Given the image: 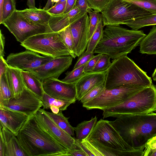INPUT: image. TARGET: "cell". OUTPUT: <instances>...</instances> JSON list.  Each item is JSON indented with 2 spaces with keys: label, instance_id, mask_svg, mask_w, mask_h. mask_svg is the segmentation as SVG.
Instances as JSON below:
<instances>
[{
  "label": "cell",
  "instance_id": "cell-1",
  "mask_svg": "<svg viewBox=\"0 0 156 156\" xmlns=\"http://www.w3.org/2000/svg\"><path fill=\"white\" fill-rule=\"evenodd\" d=\"M16 136L27 156H70L69 150L40 128L34 115L28 117Z\"/></svg>",
  "mask_w": 156,
  "mask_h": 156
},
{
  "label": "cell",
  "instance_id": "cell-2",
  "mask_svg": "<svg viewBox=\"0 0 156 156\" xmlns=\"http://www.w3.org/2000/svg\"><path fill=\"white\" fill-rule=\"evenodd\" d=\"M109 122L123 140L136 149L144 151L148 140L156 135V113L124 115Z\"/></svg>",
  "mask_w": 156,
  "mask_h": 156
},
{
  "label": "cell",
  "instance_id": "cell-3",
  "mask_svg": "<svg viewBox=\"0 0 156 156\" xmlns=\"http://www.w3.org/2000/svg\"><path fill=\"white\" fill-rule=\"evenodd\" d=\"M94 53L104 54L115 59L127 55L146 36L143 30H129L119 25H108Z\"/></svg>",
  "mask_w": 156,
  "mask_h": 156
},
{
  "label": "cell",
  "instance_id": "cell-4",
  "mask_svg": "<svg viewBox=\"0 0 156 156\" xmlns=\"http://www.w3.org/2000/svg\"><path fill=\"white\" fill-rule=\"evenodd\" d=\"M152 84L151 79L147 73L127 55L112 61L107 70L105 82V89L107 90L132 84L146 87Z\"/></svg>",
  "mask_w": 156,
  "mask_h": 156
},
{
  "label": "cell",
  "instance_id": "cell-5",
  "mask_svg": "<svg viewBox=\"0 0 156 156\" xmlns=\"http://www.w3.org/2000/svg\"><path fill=\"white\" fill-rule=\"evenodd\" d=\"M103 111V119L156 112V85L152 84L123 103Z\"/></svg>",
  "mask_w": 156,
  "mask_h": 156
},
{
  "label": "cell",
  "instance_id": "cell-6",
  "mask_svg": "<svg viewBox=\"0 0 156 156\" xmlns=\"http://www.w3.org/2000/svg\"><path fill=\"white\" fill-rule=\"evenodd\" d=\"M101 12L104 27L124 24L131 20L152 14L136 5L125 0H111Z\"/></svg>",
  "mask_w": 156,
  "mask_h": 156
},
{
  "label": "cell",
  "instance_id": "cell-7",
  "mask_svg": "<svg viewBox=\"0 0 156 156\" xmlns=\"http://www.w3.org/2000/svg\"><path fill=\"white\" fill-rule=\"evenodd\" d=\"M20 45L26 49L53 58L72 56L58 32L51 31L35 35L21 43Z\"/></svg>",
  "mask_w": 156,
  "mask_h": 156
},
{
  "label": "cell",
  "instance_id": "cell-8",
  "mask_svg": "<svg viewBox=\"0 0 156 156\" xmlns=\"http://www.w3.org/2000/svg\"><path fill=\"white\" fill-rule=\"evenodd\" d=\"M86 138L95 140L105 146L131 154L133 156H143L144 151L136 149L128 144L109 122L101 119Z\"/></svg>",
  "mask_w": 156,
  "mask_h": 156
},
{
  "label": "cell",
  "instance_id": "cell-9",
  "mask_svg": "<svg viewBox=\"0 0 156 156\" xmlns=\"http://www.w3.org/2000/svg\"><path fill=\"white\" fill-rule=\"evenodd\" d=\"M145 87L132 84L110 90L105 89L98 97L83 104L82 106L88 110L98 109L103 110L123 103Z\"/></svg>",
  "mask_w": 156,
  "mask_h": 156
},
{
  "label": "cell",
  "instance_id": "cell-10",
  "mask_svg": "<svg viewBox=\"0 0 156 156\" xmlns=\"http://www.w3.org/2000/svg\"><path fill=\"white\" fill-rule=\"evenodd\" d=\"M1 24L5 27L20 43L35 35L52 31L48 25L37 24L29 20L21 14L18 10Z\"/></svg>",
  "mask_w": 156,
  "mask_h": 156
},
{
  "label": "cell",
  "instance_id": "cell-11",
  "mask_svg": "<svg viewBox=\"0 0 156 156\" xmlns=\"http://www.w3.org/2000/svg\"><path fill=\"white\" fill-rule=\"evenodd\" d=\"M40 108L34 114L40 128L58 143L70 151L76 148L75 138L59 127Z\"/></svg>",
  "mask_w": 156,
  "mask_h": 156
},
{
  "label": "cell",
  "instance_id": "cell-12",
  "mask_svg": "<svg viewBox=\"0 0 156 156\" xmlns=\"http://www.w3.org/2000/svg\"><path fill=\"white\" fill-rule=\"evenodd\" d=\"M41 98L25 86L20 98L14 97L0 103V107L17 111L28 116L34 115L42 106Z\"/></svg>",
  "mask_w": 156,
  "mask_h": 156
},
{
  "label": "cell",
  "instance_id": "cell-13",
  "mask_svg": "<svg viewBox=\"0 0 156 156\" xmlns=\"http://www.w3.org/2000/svg\"><path fill=\"white\" fill-rule=\"evenodd\" d=\"M53 58L26 49L20 52L10 54L6 60L8 64L12 67L21 70L29 71L43 65Z\"/></svg>",
  "mask_w": 156,
  "mask_h": 156
},
{
  "label": "cell",
  "instance_id": "cell-14",
  "mask_svg": "<svg viewBox=\"0 0 156 156\" xmlns=\"http://www.w3.org/2000/svg\"><path fill=\"white\" fill-rule=\"evenodd\" d=\"M73 58L70 55L53 58L43 65L29 71L41 81L50 78H58L72 64Z\"/></svg>",
  "mask_w": 156,
  "mask_h": 156
},
{
  "label": "cell",
  "instance_id": "cell-15",
  "mask_svg": "<svg viewBox=\"0 0 156 156\" xmlns=\"http://www.w3.org/2000/svg\"><path fill=\"white\" fill-rule=\"evenodd\" d=\"M44 92L54 98L73 101L76 99V83H68L58 78L47 79L43 82Z\"/></svg>",
  "mask_w": 156,
  "mask_h": 156
},
{
  "label": "cell",
  "instance_id": "cell-16",
  "mask_svg": "<svg viewBox=\"0 0 156 156\" xmlns=\"http://www.w3.org/2000/svg\"><path fill=\"white\" fill-rule=\"evenodd\" d=\"M87 13L69 25L73 38V52L77 57L85 51L89 40L90 19Z\"/></svg>",
  "mask_w": 156,
  "mask_h": 156
},
{
  "label": "cell",
  "instance_id": "cell-17",
  "mask_svg": "<svg viewBox=\"0 0 156 156\" xmlns=\"http://www.w3.org/2000/svg\"><path fill=\"white\" fill-rule=\"evenodd\" d=\"M75 138L76 147L83 150L88 156H133L129 152L105 146L93 139L78 140Z\"/></svg>",
  "mask_w": 156,
  "mask_h": 156
},
{
  "label": "cell",
  "instance_id": "cell-18",
  "mask_svg": "<svg viewBox=\"0 0 156 156\" xmlns=\"http://www.w3.org/2000/svg\"><path fill=\"white\" fill-rule=\"evenodd\" d=\"M0 156H27L13 133L0 124Z\"/></svg>",
  "mask_w": 156,
  "mask_h": 156
},
{
  "label": "cell",
  "instance_id": "cell-19",
  "mask_svg": "<svg viewBox=\"0 0 156 156\" xmlns=\"http://www.w3.org/2000/svg\"><path fill=\"white\" fill-rule=\"evenodd\" d=\"M107 71L85 72L76 83L77 100L80 101L82 97L93 88L105 82Z\"/></svg>",
  "mask_w": 156,
  "mask_h": 156
},
{
  "label": "cell",
  "instance_id": "cell-20",
  "mask_svg": "<svg viewBox=\"0 0 156 156\" xmlns=\"http://www.w3.org/2000/svg\"><path fill=\"white\" fill-rule=\"evenodd\" d=\"M29 117L17 111L0 107V124L16 136Z\"/></svg>",
  "mask_w": 156,
  "mask_h": 156
},
{
  "label": "cell",
  "instance_id": "cell-21",
  "mask_svg": "<svg viewBox=\"0 0 156 156\" xmlns=\"http://www.w3.org/2000/svg\"><path fill=\"white\" fill-rule=\"evenodd\" d=\"M21 71L8 64L7 65L6 76L14 97L16 98L21 96L25 87Z\"/></svg>",
  "mask_w": 156,
  "mask_h": 156
},
{
  "label": "cell",
  "instance_id": "cell-22",
  "mask_svg": "<svg viewBox=\"0 0 156 156\" xmlns=\"http://www.w3.org/2000/svg\"><path fill=\"white\" fill-rule=\"evenodd\" d=\"M19 12L29 20L37 23L48 25L51 15L43 9L27 8L18 10Z\"/></svg>",
  "mask_w": 156,
  "mask_h": 156
},
{
  "label": "cell",
  "instance_id": "cell-23",
  "mask_svg": "<svg viewBox=\"0 0 156 156\" xmlns=\"http://www.w3.org/2000/svg\"><path fill=\"white\" fill-rule=\"evenodd\" d=\"M21 72L25 86L41 99L44 92L43 82L30 71L22 70Z\"/></svg>",
  "mask_w": 156,
  "mask_h": 156
},
{
  "label": "cell",
  "instance_id": "cell-24",
  "mask_svg": "<svg viewBox=\"0 0 156 156\" xmlns=\"http://www.w3.org/2000/svg\"><path fill=\"white\" fill-rule=\"evenodd\" d=\"M140 52L142 54L156 55V26L151 29L148 34L142 40L140 44Z\"/></svg>",
  "mask_w": 156,
  "mask_h": 156
},
{
  "label": "cell",
  "instance_id": "cell-25",
  "mask_svg": "<svg viewBox=\"0 0 156 156\" xmlns=\"http://www.w3.org/2000/svg\"><path fill=\"white\" fill-rule=\"evenodd\" d=\"M97 117L95 116L90 120L84 121L74 127L76 133V139L81 140L86 139L89 135L97 122Z\"/></svg>",
  "mask_w": 156,
  "mask_h": 156
},
{
  "label": "cell",
  "instance_id": "cell-26",
  "mask_svg": "<svg viewBox=\"0 0 156 156\" xmlns=\"http://www.w3.org/2000/svg\"><path fill=\"white\" fill-rule=\"evenodd\" d=\"M44 111L47 115L59 127L71 136L74 135V127L70 124L68 121L69 118L64 116L61 111L58 114H55L45 111Z\"/></svg>",
  "mask_w": 156,
  "mask_h": 156
},
{
  "label": "cell",
  "instance_id": "cell-27",
  "mask_svg": "<svg viewBox=\"0 0 156 156\" xmlns=\"http://www.w3.org/2000/svg\"><path fill=\"white\" fill-rule=\"evenodd\" d=\"M42 106L44 109H50L51 106L58 108L60 110L62 111L67 109V107L75 101L57 99L50 96L45 92L41 99Z\"/></svg>",
  "mask_w": 156,
  "mask_h": 156
},
{
  "label": "cell",
  "instance_id": "cell-28",
  "mask_svg": "<svg viewBox=\"0 0 156 156\" xmlns=\"http://www.w3.org/2000/svg\"><path fill=\"white\" fill-rule=\"evenodd\" d=\"M104 26L102 18L101 19L93 35L89 40L87 50L83 55L94 52L96 46L101 39L103 33Z\"/></svg>",
  "mask_w": 156,
  "mask_h": 156
},
{
  "label": "cell",
  "instance_id": "cell-29",
  "mask_svg": "<svg viewBox=\"0 0 156 156\" xmlns=\"http://www.w3.org/2000/svg\"><path fill=\"white\" fill-rule=\"evenodd\" d=\"M133 30H138L144 27L156 25V14L131 20L125 23Z\"/></svg>",
  "mask_w": 156,
  "mask_h": 156
},
{
  "label": "cell",
  "instance_id": "cell-30",
  "mask_svg": "<svg viewBox=\"0 0 156 156\" xmlns=\"http://www.w3.org/2000/svg\"><path fill=\"white\" fill-rule=\"evenodd\" d=\"M13 97V94L5 73L0 77V103Z\"/></svg>",
  "mask_w": 156,
  "mask_h": 156
},
{
  "label": "cell",
  "instance_id": "cell-31",
  "mask_svg": "<svg viewBox=\"0 0 156 156\" xmlns=\"http://www.w3.org/2000/svg\"><path fill=\"white\" fill-rule=\"evenodd\" d=\"M87 64L67 72L65 73V77L61 80L68 83H76L85 74L84 70Z\"/></svg>",
  "mask_w": 156,
  "mask_h": 156
},
{
  "label": "cell",
  "instance_id": "cell-32",
  "mask_svg": "<svg viewBox=\"0 0 156 156\" xmlns=\"http://www.w3.org/2000/svg\"><path fill=\"white\" fill-rule=\"evenodd\" d=\"M58 32L66 45L72 54V57L75 58L76 56L73 52V38L69 26Z\"/></svg>",
  "mask_w": 156,
  "mask_h": 156
},
{
  "label": "cell",
  "instance_id": "cell-33",
  "mask_svg": "<svg viewBox=\"0 0 156 156\" xmlns=\"http://www.w3.org/2000/svg\"><path fill=\"white\" fill-rule=\"evenodd\" d=\"M15 0H4L0 24L9 17L16 9Z\"/></svg>",
  "mask_w": 156,
  "mask_h": 156
},
{
  "label": "cell",
  "instance_id": "cell-34",
  "mask_svg": "<svg viewBox=\"0 0 156 156\" xmlns=\"http://www.w3.org/2000/svg\"><path fill=\"white\" fill-rule=\"evenodd\" d=\"M105 89L104 82L93 88L82 97L80 101L83 104L90 101L98 97Z\"/></svg>",
  "mask_w": 156,
  "mask_h": 156
},
{
  "label": "cell",
  "instance_id": "cell-35",
  "mask_svg": "<svg viewBox=\"0 0 156 156\" xmlns=\"http://www.w3.org/2000/svg\"><path fill=\"white\" fill-rule=\"evenodd\" d=\"M88 13L90 19L89 39L95 31L101 19L102 15L99 12L92 10L89 11Z\"/></svg>",
  "mask_w": 156,
  "mask_h": 156
},
{
  "label": "cell",
  "instance_id": "cell-36",
  "mask_svg": "<svg viewBox=\"0 0 156 156\" xmlns=\"http://www.w3.org/2000/svg\"><path fill=\"white\" fill-rule=\"evenodd\" d=\"M110 58L108 55L102 54L92 72H100L107 70L111 64Z\"/></svg>",
  "mask_w": 156,
  "mask_h": 156
},
{
  "label": "cell",
  "instance_id": "cell-37",
  "mask_svg": "<svg viewBox=\"0 0 156 156\" xmlns=\"http://www.w3.org/2000/svg\"><path fill=\"white\" fill-rule=\"evenodd\" d=\"M125 0L136 5L152 14H156V0H146L142 1Z\"/></svg>",
  "mask_w": 156,
  "mask_h": 156
},
{
  "label": "cell",
  "instance_id": "cell-38",
  "mask_svg": "<svg viewBox=\"0 0 156 156\" xmlns=\"http://www.w3.org/2000/svg\"><path fill=\"white\" fill-rule=\"evenodd\" d=\"M111 0H87L90 7L94 10L101 12Z\"/></svg>",
  "mask_w": 156,
  "mask_h": 156
},
{
  "label": "cell",
  "instance_id": "cell-39",
  "mask_svg": "<svg viewBox=\"0 0 156 156\" xmlns=\"http://www.w3.org/2000/svg\"><path fill=\"white\" fill-rule=\"evenodd\" d=\"M66 4V1L59 3L50 8L47 10L51 16H57L64 13Z\"/></svg>",
  "mask_w": 156,
  "mask_h": 156
},
{
  "label": "cell",
  "instance_id": "cell-40",
  "mask_svg": "<svg viewBox=\"0 0 156 156\" xmlns=\"http://www.w3.org/2000/svg\"><path fill=\"white\" fill-rule=\"evenodd\" d=\"M144 149L143 156H148L149 154L156 151V135L148 140Z\"/></svg>",
  "mask_w": 156,
  "mask_h": 156
},
{
  "label": "cell",
  "instance_id": "cell-41",
  "mask_svg": "<svg viewBox=\"0 0 156 156\" xmlns=\"http://www.w3.org/2000/svg\"><path fill=\"white\" fill-rule=\"evenodd\" d=\"M94 52L83 55L82 54L73 66V69L77 68L87 63L94 55Z\"/></svg>",
  "mask_w": 156,
  "mask_h": 156
},
{
  "label": "cell",
  "instance_id": "cell-42",
  "mask_svg": "<svg viewBox=\"0 0 156 156\" xmlns=\"http://www.w3.org/2000/svg\"><path fill=\"white\" fill-rule=\"evenodd\" d=\"M102 54H98L94 55L90 60L87 64L84 69V71L86 72L93 71L98 61L101 56Z\"/></svg>",
  "mask_w": 156,
  "mask_h": 156
},
{
  "label": "cell",
  "instance_id": "cell-43",
  "mask_svg": "<svg viewBox=\"0 0 156 156\" xmlns=\"http://www.w3.org/2000/svg\"><path fill=\"white\" fill-rule=\"evenodd\" d=\"M76 5L84 13H88L92 9L89 6L87 0H77Z\"/></svg>",
  "mask_w": 156,
  "mask_h": 156
},
{
  "label": "cell",
  "instance_id": "cell-44",
  "mask_svg": "<svg viewBox=\"0 0 156 156\" xmlns=\"http://www.w3.org/2000/svg\"><path fill=\"white\" fill-rule=\"evenodd\" d=\"M7 63L4 57L0 56V77L6 71Z\"/></svg>",
  "mask_w": 156,
  "mask_h": 156
},
{
  "label": "cell",
  "instance_id": "cell-45",
  "mask_svg": "<svg viewBox=\"0 0 156 156\" xmlns=\"http://www.w3.org/2000/svg\"><path fill=\"white\" fill-rule=\"evenodd\" d=\"M69 153L70 156H88L84 151L77 147L73 150L69 151Z\"/></svg>",
  "mask_w": 156,
  "mask_h": 156
},
{
  "label": "cell",
  "instance_id": "cell-46",
  "mask_svg": "<svg viewBox=\"0 0 156 156\" xmlns=\"http://www.w3.org/2000/svg\"><path fill=\"white\" fill-rule=\"evenodd\" d=\"M77 0H67L66 8L64 13L68 12L76 5Z\"/></svg>",
  "mask_w": 156,
  "mask_h": 156
},
{
  "label": "cell",
  "instance_id": "cell-47",
  "mask_svg": "<svg viewBox=\"0 0 156 156\" xmlns=\"http://www.w3.org/2000/svg\"><path fill=\"white\" fill-rule=\"evenodd\" d=\"M0 56L4 57V46L5 45V37L0 30Z\"/></svg>",
  "mask_w": 156,
  "mask_h": 156
},
{
  "label": "cell",
  "instance_id": "cell-48",
  "mask_svg": "<svg viewBox=\"0 0 156 156\" xmlns=\"http://www.w3.org/2000/svg\"><path fill=\"white\" fill-rule=\"evenodd\" d=\"M53 2V0H48L45 6L44 7L43 9L46 11L48 10L50 8L53 7L54 5Z\"/></svg>",
  "mask_w": 156,
  "mask_h": 156
},
{
  "label": "cell",
  "instance_id": "cell-49",
  "mask_svg": "<svg viewBox=\"0 0 156 156\" xmlns=\"http://www.w3.org/2000/svg\"><path fill=\"white\" fill-rule=\"evenodd\" d=\"M27 5L29 8H36L35 0H27Z\"/></svg>",
  "mask_w": 156,
  "mask_h": 156
},
{
  "label": "cell",
  "instance_id": "cell-50",
  "mask_svg": "<svg viewBox=\"0 0 156 156\" xmlns=\"http://www.w3.org/2000/svg\"><path fill=\"white\" fill-rule=\"evenodd\" d=\"M50 109L51 110L52 112L55 114H58L60 111L59 108L51 106Z\"/></svg>",
  "mask_w": 156,
  "mask_h": 156
},
{
  "label": "cell",
  "instance_id": "cell-51",
  "mask_svg": "<svg viewBox=\"0 0 156 156\" xmlns=\"http://www.w3.org/2000/svg\"><path fill=\"white\" fill-rule=\"evenodd\" d=\"M4 1V0H0V18L2 16Z\"/></svg>",
  "mask_w": 156,
  "mask_h": 156
},
{
  "label": "cell",
  "instance_id": "cell-52",
  "mask_svg": "<svg viewBox=\"0 0 156 156\" xmlns=\"http://www.w3.org/2000/svg\"><path fill=\"white\" fill-rule=\"evenodd\" d=\"M152 76L153 80L156 81V68L153 73Z\"/></svg>",
  "mask_w": 156,
  "mask_h": 156
},
{
  "label": "cell",
  "instance_id": "cell-53",
  "mask_svg": "<svg viewBox=\"0 0 156 156\" xmlns=\"http://www.w3.org/2000/svg\"><path fill=\"white\" fill-rule=\"evenodd\" d=\"M148 156H156V151L149 154Z\"/></svg>",
  "mask_w": 156,
  "mask_h": 156
},
{
  "label": "cell",
  "instance_id": "cell-54",
  "mask_svg": "<svg viewBox=\"0 0 156 156\" xmlns=\"http://www.w3.org/2000/svg\"><path fill=\"white\" fill-rule=\"evenodd\" d=\"M67 0H60L57 3H55L54 5H56L58 4H59V3L63 2H65V1H66Z\"/></svg>",
  "mask_w": 156,
  "mask_h": 156
},
{
  "label": "cell",
  "instance_id": "cell-55",
  "mask_svg": "<svg viewBox=\"0 0 156 156\" xmlns=\"http://www.w3.org/2000/svg\"><path fill=\"white\" fill-rule=\"evenodd\" d=\"M59 0H53V3H57L59 1Z\"/></svg>",
  "mask_w": 156,
  "mask_h": 156
},
{
  "label": "cell",
  "instance_id": "cell-56",
  "mask_svg": "<svg viewBox=\"0 0 156 156\" xmlns=\"http://www.w3.org/2000/svg\"><path fill=\"white\" fill-rule=\"evenodd\" d=\"M130 0V1H144L146 0Z\"/></svg>",
  "mask_w": 156,
  "mask_h": 156
}]
</instances>
